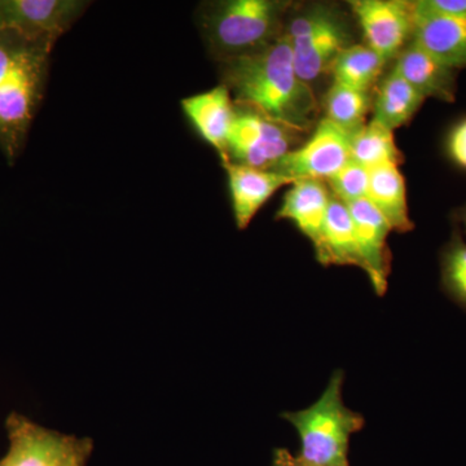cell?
Segmentation results:
<instances>
[{"label": "cell", "mask_w": 466, "mask_h": 466, "mask_svg": "<svg viewBox=\"0 0 466 466\" xmlns=\"http://www.w3.org/2000/svg\"><path fill=\"white\" fill-rule=\"evenodd\" d=\"M220 85L236 106L265 116L296 133L309 135L319 122L314 88L300 79L285 34L256 54L218 63Z\"/></svg>", "instance_id": "6da1fadb"}, {"label": "cell", "mask_w": 466, "mask_h": 466, "mask_svg": "<svg viewBox=\"0 0 466 466\" xmlns=\"http://www.w3.org/2000/svg\"><path fill=\"white\" fill-rule=\"evenodd\" d=\"M56 43L0 30V150L9 165L20 157L41 108Z\"/></svg>", "instance_id": "7a4b0ae2"}, {"label": "cell", "mask_w": 466, "mask_h": 466, "mask_svg": "<svg viewBox=\"0 0 466 466\" xmlns=\"http://www.w3.org/2000/svg\"><path fill=\"white\" fill-rule=\"evenodd\" d=\"M288 0H214L198 11V29L217 63L256 54L284 34Z\"/></svg>", "instance_id": "3957f363"}, {"label": "cell", "mask_w": 466, "mask_h": 466, "mask_svg": "<svg viewBox=\"0 0 466 466\" xmlns=\"http://www.w3.org/2000/svg\"><path fill=\"white\" fill-rule=\"evenodd\" d=\"M343 382L345 373L336 370L314 404L281 415L299 435L302 449L297 460L300 465L349 466L350 440L366 421L360 413L346 406Z\"/></svg>", "instance_id": "277c9868"}, {"label": "cell", "mask_w": 466, "mask_h": 466, "mask_svg": "<svg viewBox=\"0 0 466 466\" xmlns=\"http://www.w3.org/2000/svg\"><path fill=\"white\" fill-rule=\"evenodd\" d=\"M284 34L290 42L297 73L311 87L320 76L329 75L337 56L354 45L346 15L330 3L294 5Z\"/></svg>", "instance_id": "5b68a950"}, {"label": "cell", "mask_w": 466, "mask_h": 466, "mask_svg": "<svg viewBox=\"0 0 466 466\" xmlns=\"http://www.w3.org/2000/svg\"><path fill=\"white\" fill-rule=\"evenodd\" d=\"M5 426L9 450L0 466H86L94 450L90 438L50 431L18 413Z\"/></svg>", "instance_id": "8992f818"}, {"label": "cell", "mask_w": 466, "mask_h": 466, "mask_svg": "<svg viewBox=\"0 0 466 466\" xmlns=\"http://www.w3.org/2000/svg\"><path fill=\"white\" fill-rule=\"evenodd\" d=\"M309 135L296 133L254 110L236 106L222 165L271 170L285 155L305 142Z\"/></svg>", "instance_id": "52a82bcc"}, {"label": "cell", "mask_w": 466, "mask_h": 466, "mask_svg": "<svg viewBox=\"0 0 466 466\" xmlns=\"http://www.w3.org/2000/svg\"><path fill=\"white\" fill-rule=\"evenodd\" d=\"M351 159L350 135L327 118H320L305 142L285 155L269 171L297 180L327 182Z\"/></svg>", "instance_id": "ba28073f"}, {"label": "cell", "mask_w": 466, "mask_h": 466, "mask_svg": "<svg viewBox=\"0 0 466 466\" xmlns=\"http://www.w3.org/2000/svg\"><path fill=\"white\" fill-rule=\"evenodd\" d=\"M364 36V45L386 61L392 60L412 41L415 2L408 0H354L349 3Z\"/></svg>", "instance_id": "9c48e42d"}, {"label": "cell", "mask_w": 466, "mask_h": 466, "mask_svg": "<svg viewBox=\"0 0 466 466\" xmlns=\"http://www.w3.org/2000/svg\"><path fill=\"white\" fill-rule=\"evenodd\" d=\"M90 5L85 0H0V30L56 43Z\"/></svg>", "instance_id": "30bf717a"}, {"label": "cell", "mask_w": 466, "mask_h": 466, "mask_svg": "<svg viewBox=\"0 0 466 466\" xmlns=\"http://www.w3.org/2000/svg\"><path fill=\"white\" fill-rule=\"evenodd\" d=\"M346 207L354 226L363 271L377 296H383L388 289L391 268V253L388 247L390 226L367 198L346 204Z\"/></svg>", "instance_id": "8fae6325"}, {"label": "cell", "mask_w": 466, "mask_h": 466, "mask_svg": "<svg viewBox=\"0 0 466 466\" xmlns=\"http://www.w3.org/2000/svg\"><path fill=\"white\" fill-rule=\"evenodd\" d=\"M182 109L196 133L216 150L223 164L236 113L231 92L223 85L217 86L211 90L183 99Z\"/></svg>", "instance_id": "7c38bea8"}, {"label": "cell", "mask_w": 466, "mask_h": 466, "mask_svg": "<svg viewBox=\"0 0 466 466\" xmlns=\"http://www.w3.org/2000/svg\"><path fill=\"white\" fill-rule=\"evenodd\" d=\"M395 72L424 99L453 103L458 95L459 70L441 63L421 46L410 41L395 57Z\"/></svg>", "instance_id": "4fadbf2b"}, {"label": "cell", "mask_w": 466, "mask_h": 466, "mask_svg": "<svg viewBox=\"0 0 466 466\" xmlns=\"http://www.w3.org/2000/svg\"><path fill=\"white\" fill-rule=\"evenodd\" d=\"M228 179L233 217L238 229L249 227L253 218L265 207L267 201L284 186L293 183L289 177L275 171L241 167V165H223Z\"/></svg>", "instance_id": "5bb4252c"}, {"label": "cell", "mask_w": 466, "mask_h": 466, "mask_svg": "<svg viewBox=\"0 0 466 466\" xmlns=\"http://www.w3.org/2000/svg\"><path fill=\"white\" fill-rule=\"evenodd\" d=\"M332 193L323 180H297L285 193L276 219L290 220L312 242L314 250L320 245L325 219Z\"/></svg>", "instance_id": "9a60e30c"}, {"label": "cell", "mask_w": 466, "mask_h": 466, "mask_svg": "<svg viewBox=\"0 0 466 466\" xmlns=\"http://www.w3.org/2000/svg\"><path fill=\"white\" fill-rule=\"evenodd\" d=\"M416 14L412 41L453 69H466V17Z\"/></svg>", "instance_id": "2e32d148"}, {"label": "cell", "mask_w": 466, "mask_h": 466, "mask_svg": "<svg viewBox=\"0 0 466 466\" xmlns=\"http://www.w3.org/2000/svg\"><path fill=\"white\" fill-rule=\"evenodd\" d=\"M367 200L388 220L391 231L407 233L415 228L410 217L406 180L395 165L370 168Z\"/></svg>", "instance_id": "e0dca14e"}, {"label": "cell", "mask_w": 466, "mask_h": 466, "mask_svg": "<svg viewBox=\"0 0 466 466\" xmlns=\"http://www.w3.org/2000/svg\"><path fill=\"white\" fill-rule=\"evenodd\" d=\"M424 103V97L392 67L377 84L372 121L394 133L401 126L410 124Z\"/></svg>", "instance_id": "ac0fdd59"}, {"label": "cell", "mask_w": 466, "mask_h": 466, "mask_svg": "<svg viewBox=\"0 0 466 466\" xmlns=\"http://www.w3.org/2000/svg\"><path fill=\"white\" fill-rule=\"evenodd\" d=\"M315 254L319 263L323 266H354L363 269L348 207L333 195L320 245Z\"/></svg>", "instance_id": "d6986e66"}, {"label": "cell", "mask_w": 466, "mask_h": 466, "mask_svg": "<svg viewBox=\"0 0 466 466\" xmlns=\"http://www.w3.org/2000/svg\"><path fill=\"white\" fill-rule=\"evenodd\" d=\"M386 64L388 63L367 45L354 43L337 56L329 75L337 84L372 94V88L379 84Z\"/></svg>", "instance_id": "ffe728a7"}, {"label": "cell", "mask_w": 466, "mask_h": 466, "mask_svg": "<svg viewBox=\"0 0 466 466\" xmlns=\"http://www.w3.org/2000/svg\"><path fill=\"white\" fill-rule=\"evenodd\" d=\"M350 156L352 161L370 170L381 165L400 167L404 161L394 133L372 119L350 137Z\"/></svg>", "instance_id": "44dd1931"}, {"label": "cell", "mask_w": 466, "mask_h": 466, "mask_svg": "<svg viewBox=\"0 0 466 466\" xmlns=\"http://www.w3.org/2000/svg\"><path fill=\"white\" fill-rule=\"evenodd\" d=\"M373 94L355 90L333 82L324 97V118L354 135L367 125L368 113L372 110Z\"/></svg>", "instance_id": "7402d4cb"}, {"label": "cell", "mask_w": 466, "mask_h": 466, "mask_svg": "<svg viewBox=\"0 0 466 466\" xmlns=\"http://www.w3.org/2000/svg\"><path fill=\"white\" fill-rule=\"evenodd\" d=\"M440 263L441 289L466 311V240L458 227L441 250Z\"/></svg>", "instance_id": "603a6c76"}, {"label": "cell", "mask_w": 466, "mask_h": 466, "mask_svg": "<svg viewBox=\"0 0 466 466\" xmlns=\"http://www.w3.org/2000/svg\"><path fill=\"white\" fill-rule=\"evenodd\" d=\"M370 177V168L350 159L339 173L327 180L328 188L343 204H351L367 198Z\"/></svg>", "instance_id": "cb8c5ba5"}, {"label": "cell", "mask_w": 466, "mask_h": 466, "mask_svg": "<svg viewBox=\"0 0 466 466\" xmlns=\"http://www.w3.org/2000/svg\"><path fill=\"white\" fill-rule=\"evenodd\" d=\"M415 11L422 15L466 17V0H416Z\"/></svg>", "instance_id": "d4e9b609"}, {"label": "cell", "mask_w": 466, "mask_h": 466, "mask_svg": "<svg viewBox=\"0 0 466 466\" xmlns=\"http://www.w3.org/2000/svg\"><path fill=\"white\" fill-rule=\"evenodd\" d=\"M446 150L451 161L466 171V116L451 127Z\"/></svg>", "instance_id": "484cf974"}, {"label": "cell", "mask_w": 466, "mask_h": 466, "mask_svg": "<svg viewBox=\"0 0 466 466\" xmlns=\"http://www.w3.org/2000/svg\"><path fill=\"white\" fill-rule=\"evenodd\" d=\"M272 466H300L296 456L290 455L287 450H278L275 452L274 465Z\"/></svg>", "instance_id": "4316f807"}, {"label": "cell", "mask_w": 466, "mask_h": 466, "mask_svg": "<svg viewBox=\"0 0 466 466\" xmlns=\"http://www.w3.org/2000/svg\"><path fill=\"white\" fill-rule=\"evenodd\" d=\"M453 219H455V227H458L460 232L466 236V204L453 213Z\"/></svg>", "instance_id": "83f0119b"}, {"label": "cell", "mask_w": 466, "mask_h": 466, "mask_svg": "<svg viewBox=\"0 0 466 466\" xmlns=\"http://www.w3.org/2000/svg\"><path fill=\"white\" fill-rule=\"evenodd\" d=\"M296 458H297V456H296ZM299 465H300V464H299ZM300 466H302V465H300Z\"/></svg>", "instance_id": "f1b7e54d"}]
</instances>
